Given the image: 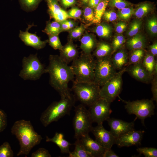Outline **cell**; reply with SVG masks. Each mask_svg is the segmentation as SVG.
<instances>
[{
    "label": "cell",
    "mask_w": 157,
    "mask_h": 157,
    "mask_svg": "<svg viewBox=\"0 0 157 157\" xmlns=\"http://www.w3.org/2000/svg\"><path fill=\"white\" fill-rule=\"evenodd\" d=\"M49 61L46 72L49 74L50 85L58 93L61 98L70 96L72 94L68 84L73 81L74 77L70 66L57 55H50Z\"/></svg>",
    "instance_id": "1"
},
{
    "label": "cell",
    "mask_w": 157,
    "mask_h": 157,
    "mask_svg": "<svg viewBox=\"0 0 157 157\" xmlns=\"http://www.w3.org/2000/svg\"><path fill=\"white\" fill-rule=\"evenodd\" d=\"M11 133L18 139L20 146L17 156L27 155L32 149L39 144L42 139L36 132L30 121L21 119L16 121L11 129Z\"/></svg>",
    "instance_id": "2"
},
{
    "label": "cell",
    "mask_w": 157,
    "mask_h": 157,
    "mask_svg": "<svg viewBox=\"0 0 157 157\" xmlns=\"http://www.w3.org/2000/svg\"><path fill=\"white\" fill-rule=\"evenodd\" d=\"M76 100L74 95L72 94L70 97L61 98L59 101L52 102L40 116V121L43 126L47 127L65 115H69Z\"/></svg>",
    "instance_id": "3"
},
{
    "label": "cell",
    "mask_w": 157,
    "mask_h": 157,
    "mask_svg": "<svg viewBox=\"0 0 157 157\" xmlns=\"http://www.w3.org/2000/svg\"><path fill=\"white\" fill-rule=\"evenodd\" d=\"M96 63L90 54L83 53L72 62L70 67L78 82H93Z\"/></svg>",
    "instance_id": "4"
},
{
    "label": "cell",
    "mask_w": 157,
    "mask_h": 157,
    "mask_svg": "<svg viewBox=\"0 0 157 157\" xmlns=\"http://www.w3.org/2000/svg\"><path fill=\"white\" fill-rule=\"evenodd\" d=\"M100 87L94 82L74 81L72 90L82 104L90 106L100 98Z\"/></svg>",
    "instance_id": "5"
},
{
    "label": "cell",
    "mask_w": 157,
    "mask_h": 157,
    "mask_svg": "<svg viewBox=\"0 0 157 157\" xmlns=\"http://www.w3.org/2000/svg\"><path fill=\"white\" fill-rule=\"evenodd\" d=\"M75 114L73 124L74 131V137L80 139L82 136L89 134L92 127V120L88 110L85 106L80 104L75 107Z\"/></svg>",
    "instance_id": "6"
},
{
    "label": "cell",
    "mask_w": 157,
    "mask_h": 157,
    "mask_svg": "<svg viewBox=\"0 0 157 157\" xmlns=\"http://www.w3.org/2000/svg\"><path fill=\"white\" fill-rule=\"evenodd\" d=\"M46 73V68L40 61L36 54L24 57L22 60V69L19 76L24 80L35 81Z\"/></svg>",
    "instance_id": "7"
},
{
    "label": "cell",
    "mask_w": 157,
    "mask_h": 157,
    "mask_svg": "<svg viewBox=\"0 0 157 157\" xmlns=\"http://www.w3.org/2000/svg\"><path fill=\"white\" fill-rule=\"evenodd\" d=\"M118 97L125 104L124 107L128 113L135 115L141 120L144 126L145 119L151 117L154 114L155 106L151 99L127 101L123 100L119 96Z\"/></svg>",
    "instance_id": "8"
},
{
    "label": "cell",
    "mask_w": 157,
    "mask_h": 157,
    "mask_svg": "<svg viewBox=\"0 0 157 157\" xmlns=\"http://www.w3.org/2000/svg\"><path fill=\"white\" fill-rule=\"evenodd\" d=\"M126 66L117 72L100 87L99 91L100 97L111 103L119 96L122 88V75L126 72Z\"/></svg>",
    "instance_id": "9"
},
{
    "label": "cell",
    "mask_w": 157,
    "mask_h": 157,
    "mask_svg": "<svg viewBox=\"0 0 157 157\" xmlns=\"http://www.w3.org/2000/svg\"><path fill=\"white\" fill-rule=\"evenodd\" d=\"M117 72L110 56L97 59L93 82L101 87Z\"/></svg>",
    "instance_id": "10"
},
{
    "label": "cell",
    "mask_w": 157,
    "mask_h": 157,
    "mask_svg": "<svg viewBox=\"0 0 157 157\" xmlns=\"http://www.w3.org/2000/svg\"><path fill=\"white\" fill-rule=\"evenodd\" d=\"M110 104L105 99L100 97L89 106L88 110L93 122L98 124L107 121L112 112Z\"/></svg>",
    "instance_id": "11"
},
{
    "label": "cell",
    "mask_w": 157,
    "mask_h": 157,
    "mask_svg": "<svg viewBox=\"0 0 157 157\" xmlns=\"http://www.w3.org/2000/svg\"><path fill=\"white\" fill-rule=\"evenodd\" d=\"M91 132L95 138V140L106 150L111 149L115 144L116 138L111 133L106 129L103 123L97 124L92 127Z\"/></svg>",
    "instance_id": "12"
},
{
    "label": "cell",
    "mask_w": 157,
    "mask_h": 157,
    "mask_svg": "<svg viewBox=\"0 0 157 157\" xmlns=\"http://www.w3.org/2000/svg\"><path fill=\"white\" fill-rule=\"evenodd\" d=\"M144 133L143 130L129 131L116 138L115 144L120 147L140 145Z\"/></svg>",
    "instance_id": "13"
},
{
    "label": "cell",
    "mask_w": 157,
    "mask_h": 157,
    "mask_svg": "<svg viewBox=\"0 0 157 157\" xmlns=\"http://www.w3.org/2000/svg\"><path fill=\"white\" fill-rule=\"evenodd\" d=\"M107 121L110 128V132L116 138L129 131L134 130V121L128 122L110 117Z\"/></svg>",
    "instance_id": "14"
},
{
    "label": "cell",
    "mask_w": 157,
    "mask_h": 157,
    "mask_svg": "<svg viewBox=\"0 0 157 157\" xmlns=\"http://www.w3.org/2000/svg\"><path fill=\"white\" fill-rule=\"evenodd\" d=\"M126 67V72L135 79L145 83L151 82L153 76L150 74L142 63Z\"/></svg>",
    "instance_id": "15"
},
{
    "label": "cell",
    "mask_w": 157,
    "mask_h": 157,
    "mask_svg": "<svg viewBox=\"0 0 157 157\" xmlns=\"http://www.w3.org/2000/svg\"><path fill=\"white\" fill-rule=\"evenodd\" d=\"M33 26V25H28L25 31H20L19 37L26 46L32 47L37 50L41 49L45 47L48 42V40L42 41L36 34L29 32V30Z\"/></svg>",
    "instance_id": "16"
},
{
    "label": "cell",
    "mask_w": 157,
    "mask_h": 157,
    "mask_svg": "<svg viewBox=\"0 0 157 157\" xmlns=\"http://www.w3.org/2000/svg\"><path fill=\"white\" fill-rule=\"evenodd\" d=\"M79 139L86 151L93 157H103L106 149L95 140L92 139L89 134L82 136Z\"/></svg>",
    "instance_id": "17"
},
{
    "label": "cell",
    "mask_w": 157,
    "mask_h": 157,
    "mask_svg": "<svg viewBox=\"0 0 157 157\" xmlns=\"http://www.w3.org/2000/svg\"><path fill=\"white\" fill-rule=\"evenodd\" d=\"M47 0L49 15L55 21L61 23L70 17L68 13L59 6L56 0Z\"/></svg>",
    "instance_id": "18"
},
{
    "label": "cell",
    "mask_w": 157,
    "mask_h": 157,
    "mask_svg": "<svg viewBox=\"0 0 157 157\" xmlns=\"http://www.w3.org/2000/svg\"><path fill=\"white\" fill-rule=\"evenodd\" d=\"M61 59L67 64L77 59L79 56L78 51L76 46L71 41L68 42L63 46L60 50Z\"/></svg>",
    "instance_id": "19"
},
{
    "label": "cell",
    "mask_w": 157,
    "mask_h": 157,
    "mask_svg": "<svg viewBox=\"0 0 157 157\" xmlns=\"http://www.w3.org/2000/svg\"><path fill=\"white\" fill-rule=\"evenodd\" d=\"M46 141L51 142L56 144L60 148L62 154H69L70 146L72 144L64 138V135L60 133H56L52 138L46 136Z\"/></svg>",
    "instance_id": "20"
},
{
    "label": "cell",
    "mask_w": 157,
    "mask_h": 157,
    "mask_svg": "<svg viewBox=\"0 0 157 157\" xmlns=\"http://www.w3.org/2000/svg\"><path fill=\"white\" fill-rule=\"evenodd\" d=\"M115 53L111 60L116 70H121L126 66L128 62V56L126 51L123 49H119Z\"/></svg>",
    "instance_id": "21"
},
{
    "label": "cell",
    "mask_w": 157,
    "mask_h": 157,
    "mask_svg": "<svg viewBox=\"0 0 157 157\" xmlns=\"http://www.w3.org/2000/svg\"><path fill=\"white\" fill-rule=\"evenodd\" d=\"M155 57L150 52L147 53L142 62L144 67L152 76L157 74V62Z\"/></svg>",
    "instance_id": "22"
},
{
    "label": "cell",
    "mask_w": 157,
    "mask_h": 157,
    "mask_svg": "<svg viewBox=\"0 0 157 157\" xmlns=\"http://www.w3.org/2000/svg\"><path fill=\"white\" fill-rule=\"evenodd\" d=\"M97 45L94 38L89 34L85 35L81 40L80 48L85 54H90Z\"/></svg>",
    "instance_id": "23"
},
{
    "label": "cell",
    "mask_w": 157,
    "mask_h": 157,
    "mask_svg": "<svg viewBox=\"0 0 157 157\" xmlns=\"http://www.w3.org/2000/svg\"><path fill=\"white\" fill-rule=\"evenodd\" d=\"M146 44L145 38L140 34H137L135 35L126 42L127 47L130 50L144 49L146 46Z\"/></svg>",
    "instance_id": "24"
},
{
    "label": "cell",
    "mask_w": 157,
    "mask_h": 157,
    "mask_svg": "<svg viewBox=\"0 0 157 157\" xmlns=\"http://www.w3.org/2000/svg\"><path fill=\"white\" fill-rule=\"evenodd\" d=\"M112 47L108 43L102 42L97 44L94 55L97 59L110 56L112 54Z\"/></svg>",
    "instance_id": "25"
},
{
    "label": "cell",
    "mask_w": 157,
    "mask_h": 157,
    "mask_svg": "<svg viewBox=\"0 0 157 157\" xmlns=\"http://www.w3.org/2000/svg\"><path fill=\"white\" fill-rule=\"evenodd\" d=\"M74 150L69 154V157H93L85 149L79 139H76L74 144Z\"/></svg>",
    "instance_id": "26"
},
{
    "label": "cell",
    "mask_w": 157,
    "mask_h": 157,
    "mask_svg": "<svg viewBox=\"0 0 157 157\" xmlns=\"http://www.w3.org/2000/svg\"><path fill=\"white\" fill-rule=\"evenodd\" d=\"M131 51L132 52L128 57V62L126 66L141 63L145 54L144 49H136Z\"/></svg>",
    "instance_id": "27"
},
{
    "label": "cell",
    "mask_w": 157,
    "mask_h": 157,
    "mask_svg": "<svg viewBox=\"0 0 157 157\" xmlns=\"http://www.w3.org/2000/svg\"><path fill=\"white\" fill-rule=\"evenodd\" d=\"M109 0H104L101 1L96 7L94 12V19L93 23H99L108 5Z\"/></svg>",
    "instance_id": "28"
},
{
    "label": "cell",
    "mask_w": 157,
    "mask_h": 157,
    "mask_svg": "<svg viewBox=\"0 0 157 157\" xmlns=\"http://www.w3.org/2000/svg\"><path fill=\"white\" fill-rule=\"evenodd\" d=\"M62 31L60 23L55 21L48 23L43 32L49 36L57 35Z\"/></svg>",
    "instance_id": "29"
},
{
    "label": "cell",
    "mask_w": 157,
    "mask_h": 157,
    "mask_svg": "<svg viewBox=\"0 0 157 157\" xmlns=\"http://www.w3.org/2000/svg\"><path fill=\"white\" fill-rule=\"evenodd\" d=\"M95 31L99 36L101 38H108L111 34L112 28L107 24H102L96 27Z\"/></svg>",
    "instance_id": "30"
},
{
    "label": "cell",
    "mask_w": 157,
    "mask_h": 157,
    "mask_svg": "<svg viewBox=\"0 0 157 157\" xmlns=\"http://www.w3.org/2000/svg\"><path fill=\"white\" fill-rule=\"evenodd\" d=\"M152 6L149 3L142 4L135 11V15L138 18H141L147 15L151 10Z\"/></svg>",
    "instance_id": "31"
},
{
    "label": "cell",
    "mask_w": 157,
    "mask_h": 157,
    "mask_svg": "<svg viewBox=\"0 0 157 157\" xmlns=\"http://www.w3.org/2000/svg\"><path fill=\"white\" fill-rule=\"evenodd\" d=\"M42 0H19L23 8L27 10L31 11L35 9Z\"/></svg>",
    "instance_id": "32"
},
{
    "label": "cell",
    "mask_w": 157,
    "mask_h": 157,
    "mask_svg": "<svg viewBox=\"0 0 157 157\" xmlns=\"http://www.w3.org/2000/svg\"><path fill=\"white\" fill-rule=\"evenodd\" d=\"M136 150L140 154H143L145 157H157V149L151 147L138 148Z\"/></svg>",
    "instance_id": "33"
},
{
    "label": "cell",
    "mask_w": 157,
    "mask_h": 157,
    "mask_svg": "<svg viewBox=\"0 0 157 157\" xmlns=\"http://www.w3.org/2000/svg\"><path fill=\"white\" fill-rule=\"evenodd\" d=\"M14 153L9 143L4 142L0 146V157H13Z\"/></svg>",
    "instance_id": "34"
},
{
    "label": "cell",
    "mask_w": 157,
    "mask_h": 157,
    "mask_svg": "<svg viewBox=\"0 0 157 157\" xmlns=\"http://www.w3.org/2000/svg\"><path fill=\"white\" fill-rule=\"evenodd\" d=\"M125 42L126 40L122 34L115 37L112 44L113 50L112 54L120 49Z\"/></svg>",
    "instance_id": "35"
},
{
    "label": "cell",
    "mask_w": 157,
    "mask_h": 157,
    "mask_svg": "<svg viewBox=\"0 0 157 157\" xmlns=\"http://www.w3.org/2000/svg\"><path fill=\"white\" fill-rule=\"evenodd\" d=\"M134 9L132 7H126L120 10L117 14L118 17L120 19L126 20L129 19L134 13Z\"/></svg>",
    "instance_id": "36"
},
{
    "label": "cell",
    "mask_w": 157,
    "mask_h": 157,
    "mask_svg": "<svg viewBox=\"0 0 157 157\" xmlns=\"http://www.w3.org/2000/svg\"><path fill=\"white\" fill-rule=\"evenodd\" d=\"M142 22L140 20H136L131 24L127 34L130 37L133 36L137 34L140 29Z\"/></svg>",
    "instance_id": "37"
},
{
    "label": "cell",
    "mask_w": 157,
    "mask_h": 157,
    "mask_svg": "<svg viewBox=\"0 0 157 157\" xmlns=\"http://www.w3.org/2000/svg\"><path fill=\"white\" fill-rule=\"evenodd\" d=\"M49 36L48 42L49 45L54 49L61 50L63 46L58 35Z\"/></svg>",
    "instance_id": "38"
},
{
    "label": "cell",
    "mask_w": 157,
    "mask_h": 157,
    "mask_svg": "<svg viewBox=\"0 0 157 157\" xmlns=\"http://www.w3.org/2000/svg\"><path fill=\"white\" fill-rule=\"evenodd\" d=\"M108 4L111 7L121 10L129 6L131 3L124 0H109Z\"/></svg>",
    "instance_id": "39"
},
{
    "label": "cell",
    "mask_w": 157,
    "mask_h": 157,
    "mask_svg": "<svg viewBox=\"0 0 157 157\" xmlns=\"http://www.w3.org/2000/svg\"><path fill=\"white\" fill-rule=\"evenodd\" d=\"M147 26L149 31L153 35H156L157 33V20L155 17H153L149 19L147 22Z\"/></svg>",
    "instance_id": "40"
},
{
    "label": "cell",
    "mask_w": 157,
    "mask_h": 157,
    "mask_svg": "<svg viewBox=\"0 0 157 157\" xmlns=\"http://www.w3.org/2000/svg\"><path fill=\"white\" fill-rule=\"evenodd\" d=\"M151 91L152 94L151 99L157 102V74H154L151 82Z\"/></svg>",
    "instance_id": "41"
},
{
    "label": "cell",
    "mask_w": 157,
    "mask_h": 157,
    "mask_svg": "<svg viewBox=\"0 0 157 157\" xmlns=\"http://www.w3.org/2000/svg\"><path fill=\"white\" fill-rule=\"evenodd\" d=\"M84 30V27L82 25L74 28L70 32V38L73 39L78 38L82 35Z\"/></svg>",
    "instance_id": "42"
},
{
    "label": "cell",
    "mask_w": 157,
    "mask_h": 157,
    "mask_svg": "<svg viewBox=\"0 0 157 157\" xmlns=\"http://www.w3.org/2000/svg\"><path fill=\"white\" fill-rule=\"evenodd\" d=\"M31 157H51V155L48 151L43 148H40L33 153Z\"/></svg>",
    "instance_id": "43"
},
{
    "label": "cell",
    "mask_w": 157,
    "mask_h": 157,
    "mask_svg": "<svg viewBox=\"0 0 157 157\" xmlns=\"http://www.w3.org/2000/svg\"><path fill=\"white\" fill-rule=\"evenodd\" d=\"M83 16L85 20L88 21H93L94 19V12L92 8L88 6L84 9Z\"/></svg>",
    "instance_id": "44"
},
{
    "label": "cell",
    "mask_w": 157,
    "mask_h": 157,
    "mask_svg": "<svg viewBox=\"0 0 157 157\" xmlns=\"http://www.w3.org/2000/svg\"><path fill=\"white\" fill-rule=\"evenodd\" d=\"M7 124V115L3 110L0 109V132L6 129Z\"/></svg>",
    "instance_id": "45"
},
{
    "label": "cell",
    "mask_w": 157,
    "mask_h": 157,
    "mask_svg": "<svg viewBox=\"0 0 157 157\" xmlns=\"http://www.w3.org/2000/svg\"><path fill=\"white\" fill-rule=\"evenodd\" d=\"M103 16L104 19L108 22L114 21L117 17L116 13L112 10L105 11Z\"/></svg>",
    "instance_id": "46"
},
{
    "label": "cell",
    "mask_w": 157,
    "mask_h": 157,
    "mask_svg": "<svg viewBox=\"0 0 157 157\" xmlns=\"http://www.w3.org/2000/svg\"><path fill=\"white\" fill-rule=\"evenodd\" d=\"M70 17L75 18H79L81 15L82 12L81 10L77 8H73L67 13Z\"/></svg>",
    "instance_id": "47"
},
{
    "label": "cell",
    "mask_w": 157,
    "mask_h": 157,
    "mask_svg": "<svg viewBox=\"0 0 157 157\" xmlns=\"http://www.w3.org/2000/svg\"><path fill=\"white\" fill-rule=\"evenodd\" d=\"M127 24L122 22H119L115 25V30L118 33H121L124 32L126 28Z\"/></svg>",
    "instance_id": "48"
},
{
    "label": "cell",
    "mask_w": 157,
    "mask_h": 157,
    "mask_svg": "<svg viewBox=\"0 0 157 157\" xmlns=\"http://www.w3.org/2000/svg\"><path fill=\"white\" fill-rule=\"evenodd\" d=\"M111 149H106L104 153L103 157H119Z\"/></svg>",
    "instance_id": "49"
},
{
    "label": "cell",
    "mask_w": 157,
    "mask_h": 157,
    "mask_svg": "<svg viewBox=\"0 0 157 157\" xmlns=\"http://www.w3.org/2000/svg\"><path fill=\"white\" fill-rule=\"evenodd\" d=\"M150 53L155 57L157 54V43L155 42L149 46Z\"/></svg>",
    "instance_id": "50"
},
{
    "label": "cell",
    "mask_w": 157,
    "mask_h": 157,
    "mask_svg": "<svg viewBox=\"0 0 157 157\" xmlns=\"http://www.w3.org/2000/svg\"><path fill=\"white\" fill-rule=\"evenodd\" d=\"M62 3L65 7H69L73 4L75 2V0H61Z\"/></svg>",
    "instance_id": "51"
},
{
    "label": "cell",
    "mask_w": 157,
    "mask_h": 157,
    "mask_svg": "<svg viewBox=\"0 0 157 157\" xmlns=\"http://www.w3.org/2000/svg\"><path fill=\"white\" fill-rule=\"evenodd\" d=\"M100 1V0H89L88 3L89 7L95 8Z\"/></svg>",
    "instance_id": "52"
},
{
    "label": "cell",
    "mask_w": 157,
    "mask_h": 157,
    "mask_svg": "<svg viewBox=\"0 0 157 157\" xmlns=\"http://www.w3.org/2000/svg\"><path fill=\"white\" fill-rule=\"evenodd\" d=\"M65 22L68 25L69 29L73 28L75 26V23L71 20H66Z\"/></svg>",
    "instance_id": "53"
},
{
    "label": "cell",
    "mask_w": 157,
    "mask_h": 157,
    "mask_svg": "<svg viewBox=\"0 0 157 157\" xmlns=\"http://www.w3.org/2000/svg\"><path fill=\"white\" fill-rule=\"evenodd\" d=\"M62 30L66 31L69 29L67 24L65 21L60 23Z\"/></svg>",
    "instance_id": "54"
},
{
    "label": "cell",
    "mask_w": 157,
    "mask_h": 157,
    "mask_svg": "<svg viewBox=\"0 0 157 157\" xmlns=\"http://www.w3.org/2000/svg\"><path fill=\"white\" fill-rule=\"evenodd\" d=\"M81 2L83 4H86L88 3V2L89 0H81Z\"/></svg>",
    "instance_id": "55"
},
{
    "label": "cell",
    "mask_w": 157,
    "mask_h": 157,
    "mask_svg": "<svg viewBox=\"0 0 157 157\" xmlns=\"http://www.w3.org/2000/svg\"><path fill=\"white\" fill-rule=\"evenodd\" d=\"M100 1H103L104 0H100Z\"/></svg>",
    "instance_id": "56"
}]
</instances>
